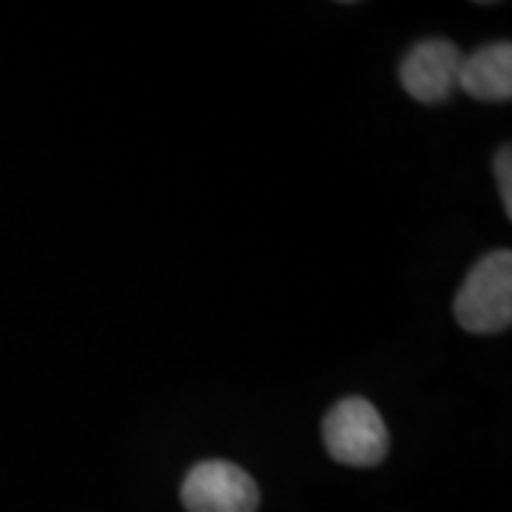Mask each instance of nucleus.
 <instances>
[{
	"instance_id": "6",
	"label": "nucleus",
	"mask_w": 512,
	"mask_h": 512,
	"mask_svg": "<svg viewBox=\"0 0 512 512\" xmlns=\"http://www.w3.org/2000/svg\"><path fill=\"white\" fill-rule=\"evenodd\" d=\"M495 180H498V191H501V202L504 211L512 214V151L510 146L498 148L495 154Z\"/></svg>"
},
{
	"instance_id": "4",
	"label": "nucleus",
	"mask_w": 512,
	"mask_h": 512,
	"mask_svg": "<svg viewBox=\"0 0 512 512\" xmlns=\"http://www.w3.org/2000/svg\"><path fill=\"white\" fill-rule=\"evenodd\" d=\"M464 55L458 52L456 43L450 40H421L419 46L410 49V55L402 63V86L410 97L419 103H441L447 100L458 86Z\"/></svg>"
},
{
	"instance_id": "3",
	"label": "nucleus",
	"mask_w": 512,
	"mask_h": 512,
	"mask_svg": "<svg viewBox=\"0 0 512 512\" xmlns=\"http://www.w3.org/2000/svg\"><path fill=\"white\" fill-rule=\"evenodd\" d=\"M188 512H256V481L231 461H202L183 481Z\"/></svg>"
},
{
	"instance_id": "5",
	"label": "nucleus",
	"mask_w": 512,
	"mask_h": 512,
	"mask_svg": "<svg viewBox=\"0 0 512 512\" xmlns=\"http://www.w3.org/2000/svg\"><path fill=\"white\" fill-rule=\"evenodd\" d=\"M458 86L476 100L504 103L512 97V43H490L461 60Z\"/></svg>"
},
{
	"instance_id": "1",
	"label": "nucleus",
	"mask_w": 512,
	"mask_h": 512,
	"mask_svg": "<svg viewBox=\"0 0 512 512\" xmlns=\"http://www.w3.org/2000/svg\"><path fill=\"white\" fill-rule=\"evenodd\" d=\"M456 319L470 333H501L512 322V254L481 256L467 274L456 302Z\"/></svg>"
},
{
	"instance_id": "2",
	"label": "nucleus",
	"mask_w": 512,
	"mask_h": 512,
	"mask_svg": "<svg viewBox=\"0 0 512 512\" xmlns=\"http://www.w3.org/2000/svg\"><path fill=\"white\" fill-rule=\"evenodd\" d=\"M322 433L330 456L348 467H376L390 450L387 424L367 399H342L328 413Z\"/></svg>"
}]
</instances>
